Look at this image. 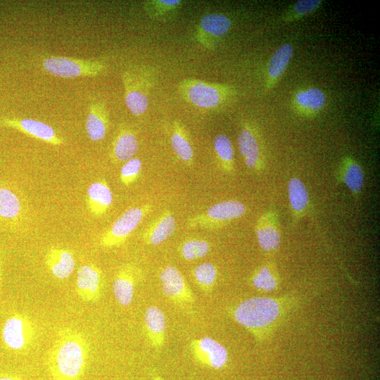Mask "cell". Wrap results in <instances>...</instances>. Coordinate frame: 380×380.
Returning <instances> with one entry per match:
<instances>
[{
    "label": "cell",
    "instance_id": "obj_29",
    "mask_svg": "<svg viewBox=\"0 0 380 380\" xmlns=\"http://www.w3.org/2000/svg\"><path fill=\"white\" fill-rule=\"evenodd\" d=\"M322 0H299L291 4L283 13L281 21L292 23L317 11L322 5Z\"/></svg>",
    "mask_w": 380,
    "mask_h": 380
},
{
    "label": "cell",
    "instance_id": "obj_21",
    "mask_svg": "<svg viewBox=\"0 0 380 380\" xmlns=\"http://www.w3.org/2000/svg\"><path fill=\"white\" fill-rule=\"evenodd\" d=\"M109 126V115L103 100L93 99L89 105L85 129L89 138L99 141L105 138Z\"/></svg>",
    "mask_w": 380,
    "mask_h": 380
},
{
    "label": "cell",
    "instance_id": "obj_19",
    "mask_svg": "<svg viewBox=\"0 0 380 380\" xmlns=\"http://www.w3.org/2000/svg\"><path fill=\"white\" fill-rule=\"evenodd\" d=\"M113 200V193L106 179H100L88 186L86 205L91 215L103 216L112 205Z\"/></svg>",
    "mask_w": 380,
    "mask_h": 380
},
{
    "label": "cell",
    "instance_id": "obj_35",
    "mask_svg": "<svg viewBox=\"0 0 380 380\" xmlns=\"http://www.w3.org/2000/svg\"><path fill=\"white\" fill-rule=\"evenodd\" d=\"M252 283L256 289L267 291L277 286L276 279L267 267H262L254 274Z\"/></svg>",
    "mask_w": 380,
    "mask_h": 380
},
{
    "label": "cell",
    "instance_id": "obj_8",
    "mask_svg": "<svg viewBox=\"0 0 380 380\" xmlns=\"http://www.w3.org/2000/svg\"><path fill=\"white\" fill-rule=\"evenodd\" d=\"M37 336V327L32 319L24 313L8 317L3 326L1 337L6 347L15 352L28 349Z\"/></svg>",
    "mask_w": 380,
    "mask_h": 380
},
{
    "label": "cell",
    "instance_id": "obj_3",
    "mask_svg": "<svg viewBox=\"0 0 380 380\" xmlns=\"http://www.w3.org/2000/svg\"><path fill=\"white\" fill-rule=\"evenodd\" d=\"M125 102L134 115H143L148 108L151 90L156 80V71L148 65L129 66L122 73Z\"/></svg>",
    "mask_w": 380,
    "mask_h": 380
},
{
    "label": "cell",
    "instance_id": "obj_7",
    "mask_svg": "<svg viewBox=\"0 0 380 380\" xmlns=\"http://www.w3.org/2000/svg\"><path fill=\"white\" fill-rule=\"evenodd\" d=\"M151 209L148 203L126 210L101 234L99 245L109 248L123 244Z\"/></svg>",
    "mask_w": 380,
    "mask_h": 380
},
{
    "label": "cell",
    "instance_id": "obj_9",
    "mask_svg": "<svg viewBox=\"0 0 380 380\" xmlns=\"http://www.w3.org/2000/svg\"><path fill=\"white\" fill-rule=\"evenodd\" d=\"M232 20L221 13L204 15L199 20L194 32L197 43L207 50H214L229 32Z\"/></svg>",
    "mask_w": 380,
    "mask_h": 380
},
{
    "label": "cell",
    "instance_id": "obj_36",
    "mask_svg": "<svg viewBox=\"0 0 380 380\" xmlns=\"http://www.w3.org/2000/svg\"><path fill=\"white\" fill-rule=\"evenodd\" d=\"M0 380H23V379L15 375H7L1 376Z\"/></svg>",
    "mask_w": 380,
    "mask_h": 380
},
{
    "label": "cell",
    "instance_id": "obj_13",
    "mask_svg": "<svg viewBox=\"0 0 380 380\" xmlns=\"http://www.w3.org/2000/svg\"><path fill=\"white\" fill-rule=\"evenodd\" d=\"M190 349L197 362L212 369H219L224 367L228 360L227 348L209 336L192 340L190 342Z\"/></svg>",
    "mask_w": 380,
    "mask_h": 380
},
{
    "label": "cell",
    "instance_id": "obj_28",
    "mask_svg": "<svg viewBox=\"0 0 380 380\" xmlns=\"http://www.w3.org/2000/svg\"><path fill=\"white\" fill-rule=\"evenodd\" d=\"M215 154L222 169L230 172L234 168V148L229 138L223 134H218L213 140Z\"/></svg>",
    "mask_w": 380,
    "mask_h": 380
},
{
    "label": "cell",
    "instance_id": "obj_5",
    "mask_svg": "<svg viewBox=\"0 0 380 380\" xmlns=\"http://www.w3.org/2000/svg\"><path fill=\"white\" fill-rule=\"evenodd\" d=\"M42 65L46 72L62 78L96 77L103 74L107 68V63L103 60H84L56 56L46 57Z\"/></svg>",
    "mask_w": 380,
    "mask_h": 380
},
{
    "label": "cell",
    "instance_id": "obj_37",
    "mask_svg": "<svg viewBox=\"0 0 380 380\" xmlns=\"http://www.w3.org/2000/svg\"><path fill=\"white\" fill-rule=\"evenodd\" d=\"M1 280H2V268H1V265L0 262V289H1Z\"/></svg>",
    "mask_w": 380,
    "mask_h": 380
},
{
    "label": "cell",
    "instance_id": "obj_1",
    "mask_svg": "<svg viewBox=\"0 0 380 380\" xmlns=\"http://www.w3.org/2000/svg\"><path fill=\"white\" fill-rule=\"evenodd\" d=\"M89 353V343L82 333L71 327H61L46 355V365L53 380H80Z\"/></svg>",
    "mask_w": 380,
    "mask_h": 380
},
{
    "label": "cell",
    "instance_id": "obj_6",
    "mask_svg": "<svg viewBox=\"0 0 380 380\" xmlns=\"http://www.w3.org/2000/svg\"><path fill=\"white\" fill-rule=\"evenodd\" d=\"M246 213L245 205L237 200H227L217 203L205 210L189 217L186 222L189 229L220 228L229 222L242 217Z\"/></svg>",
    "mask_w": 380,
    "mask_h": 380
},
{
    "label": "cell",
    "instance_id": "obj_12",
    "mask_svg": "<svg viewBox=\"0 0 380 380\" xmlns=\"http://www.w3.org/2000/svg\"><path fill=\"white\" fill-rule=\"evenodd\" d=\"M163 293L173 303L179 305L194 303V297L181 272L175 267L165 266L160 272Z\"/></svg>",
    "mask_w": 380,
    "mask_h": 380
},
{
    "label": "cell",
    "instance_id": "obj_31",
    "mask_svg": "<svg viewBox=\"0 0 380 380\" xmlns=\"http://www.w3.org/2000/svg\"><path fill=\"white\" fill-rule=\"evenodd\" d=\"M343 179L353 192L360 191L363 184V172L361 167L351 158H346L343 163Z\"/></svg>",
    "mask_w": 380,
    "mask_h": 380
},
{
    "label": "cell",
    "instance_id": "obj_23",
    "mask_svg": "<svg viewBox=\"0 0 380 380\" xmlns=\"http://www.w3.org/2000/svg\"><path fill=\"white\" fill-rule=\"evenodd\" d=\"M176 221L173 213L165 210L146 228L142 234L145 243L158 246L170 237L175 231Z\"/></svg>",
    "mask_w": 380,
    "mask_h": 380
},
{
    "label": "cell",
    "instance_id": "obj_33",
    "mask_svg": "<svg viewBox=\"0 0 380 380\" xmlns=\"http://www.w3.org/2000/svg\"><path fill=\"white\" fill-rule=\"evenodd\" d=\"M289 202L296 212H302L307 206L308 194L303 183L298 178L291 179L288 184Z\"/></svg>",
    "mask_w": 380,
    "mask_h": 380
},
{
    "label": "cell",
    "instance_id": "obj_32",
    "mask_svg": "<svg viewBox=\"0 0 380 380\" xmlns=\"http://www.w3.org/2000/svg\"><path fill=\"white\" fill-rule=\"evenodd\" d=\"M192 274L203 291L210 293L213 290L217 279V270L213 263L208 262L197 265L193 270Z\"/></svg>",
    "mask_w": 380,
    "mask_h": 380
},
{
    "label": "cell",
    "instance_id": "obj_4",
    "mask_svg": "<svg viewBox=\"0 0 380 380\" xmlns=\"http://www.w3.org/2000/svg\"><path fill=\"white\" fill-rule=\"evenodd\" d=\"M279 312L280 307L275 300L267 297H254L239 304L233 316L239 324L257 334L272 324Z\"/></svg>",
    "mask_w": 380,
    "mask_h": 380
},
{
    "label": "cell",
    "instance_id": "obj_24",
    "mask_svg": "<svg viewBox=\"0 0 380 380\" xmlns=\"http://www.w3.org/2000/svg\"><path fill=\"white\" fill-rule=\"evenodd\" d=\"M170 144L177 158L186 165H194V152L188 131L179 120H174L170 130Z\"/></svg>",
    "mask_w": 380,
    "mask_h": 380
},
{
    "label": "cell",
    "instance_id": "obj_22",
    "mask_svg": "<svg viewBox=\"0 0 380 380\" xmlns=\"http://www.w3.org/2000/svg\"><path fill=\"white\" fill-rule=\"evenodd\" d=\"M44 262L51 274L61 280L68 278L74 272L76 265L71 251L54 246L47 250Z\"/></svg>",
    "mask_w": 380,
    "mask_h": 380
},
{
    "label": "cell",
    "instance_id": "obj_27",
    "mask_svg": "<svg viewBox=\"0 0 380 380\" xmlns=\"http://www.w3.org/2000/svg\"><path fill=\"white\" fill-rule=\"evenodd\" d=\"M256 236L260 246L264 251L275 250L279 245L280 236L276 225L266 214L261 217L256 226Z\"/></svg>",
    "mask_w": 380,
    "mask_h": 380
},
{
    "label": "cell",
    "instance_id": "obj_11",
    "mask_svg": "<svg viewBox=\"0 0 380 380\" xmlns=\"http://www.w3.org/2000/svg\"><path fill=\"white\" fill-rule=\"evenodd\" d=\"M0 125L17 129L31 137L53 146L64 144V139L44 122L32 118H1Z\"/></svg>",
    "mask_w": 380,
    "mask_h": 380
},
{
    "label": "cell",
    "instance_id": "obj_17",
    "mask_svg": "<svg viewBox=\"0 0 380 380\" xmlns=\"http://www.w3.org/2000/svg\"><path fill=\"white\" fill-rule=\"evenodd\" d=\"M139 277V270L132 264H125L118 269L113 279V292L120 305L128 306L132 303Z\"/></svg>",
    "mask_w": 380,
    "mask_h": 380
},
{
    "label": "cell",
    "instance_id": "obj_14",
    "mask_svg": "<svg viewBox=\"0 0 380 380\" xmlns=\"http://www.w3.org/2000/svg\"><path fill=\"white\" fill-rule=\"evenodd\" d=\"M104 286L102 270L96 265H81L77 272L76 292L79 298L87 303H95L101 296Z\"/></svg>",
    "mask_w": 380,
    "mask_h": 380
},
{
    "label": "cell",
    "instance_id": "obj_15",
    "mask_svg": "<svg viewBox=\"0 0 380 380\" xmlns=\"http://www.w3.org/2000/svg\"><path fill=\"white\" fill-rule=\"evenodd\" d=\"M237 143L246 167L260 169L262 165L261 146L258 130L252 122L244 121L242 123Z\"/></svg>",
    "mask_w": 380,
    "mask_h": 380
},
{
    "label": "cell",
    "instance_id": "obj_30",
    "mask_svg": "<svg viewBox=\"0 0 380 380\" xmlns=\"http://www.w3.org/2000/svg\"><path fill=\"white\" fill-rule=\"evenodd\" d=\"M210 251V243L203 239H189L180 245L179 253L185 260L191 261L206 256Z\"/></svg>",
    "mask_w": 380,
    "mask_h": 380
},
{
    "label": "cell",
    "instance_id": "obj_34",
    "mask_svg": "<svg viewBox=\"0 0 380 380\" xmlns=\"http://www.w3.org/2000/svg\"><path fill=\"white\" fill-rule=\"evenodd\" d=\"M142 168V163L139 158H132L125 162L120 171L121 183L129 186L137 182Z\"/></svg>",
    "mask_w": 380,
    "mask_h": 380
},
{
    "label": "cell",
    "instance_id": "obj_10",
    "mask_svg": "<svg viewBox=\"0 0 380 380\" xmlns=\"http://www.w3.org/2000/svg\"><path fill=\"white\" fill-rule=\"evenodd\" d=\"M27 208L18 192L7 185H0V228L14 231L21 226Z\"/></svg>",
    "mask_w": 380,
    "mask_h": 380
},
{
    "label": "cell",
    "instance_id": "obj_2",
    "mask_svg": "<svg viewBox=\"0 0 380 380\" xmlns=\"http://www.w3.org/2000/svg\"><path fill=\"white\" fill-rule=\"evenodd\" d=\"M177 89L186 103L208 111L224 108L234 101L237 96V90L234 86L194 78L182 80Z\"/></svg>",
    "mask_w": 380,
    "mask_h": 380
},
{
    "label": "cell",
    "instance_id": "obj_20",
    "mask_svg": "<svg viewBox=\"0 0 380 380\" xmlns=\"http://www.w3.org/2000/svg\"><path fill=\"white\" fill-rule=\"evenodd\" d=\"M293 54V47L291 44L280 45L270 57L265 77V89L272 90L286 71Z\"/></svg>",
    "mask_w": 380,
    "mask_h": 380
},
{
    "label": "cell",
    "instance_id": "obj_26",
    "mask_svg": "<svg viewBox=\"0 0 380 380\" xmlns=\"http://www.w3.org/2000/svg\"><path fill=\"white\" fill-rule=\"evenodd\" d=\"M182 0H148L143 3L146 15L156 21H164L173 18L179 11Z\"/></svg>",
    "mask_w": 380,
    "mask_h": 380
},
{
    "label": "cell",
    "instance_id": "obj_25",
    "mask_svg": "<svg viewBox=\"0 0 380 380\" xmlns=\"http://www.w3.org/2000/svg\"><path fill=\"white\" fill-rule=\"evenodd\" d=\"M144 324L151 344L156 348L165 343L166 319L164 312L158 307L149 306L144 313Z\"/></svg>",
    "mask_w": 380,
    "mask_h": 380
},
{
    "label": "cell",
    "instance_id": "obj_38",
    "mask_svg": "<svg viewBox=\"0 0 380 380\" xmlns=\"http://www.w3.org/2000/svg\"><path fill=\"white\" fill-rule=\"evenodd\" d=\"M153 380H164L163 378L160 377L159 376H155L153 377Z\"/></svg>",
    "mask_w": 380,
    "mask_h": 380
},
{
    "label": "cell",
    "instance_id": "obj_18",
    "mask_svg": "<svg viewBox=\"0 0 380 380\" xmlns=\"http://www.w3.org/2000/svg\"><path fill=\"white\" fill-rule=\"evenodd\" d=\"M139 148L135 132L129 126L122 124L113 139L110 157L118 164L134 158Z\"/></svg>",
    "mask_w": 380,
    "mask_h": 380
},
{
    "label": "cell",
    "instance_id": "obj_16",
    "mask_svg": "<svg viewBox=\"0 0 380 380\" xmlns=\"http://www.w3.org/2000/svg\"><path fill=\"white\" fill-rule=\"evenodd\" d=\"M327 97L324 92L316 87L297 89L293 94L291 106L295 113L303 118L317 116L324 108Z\"/></svg>",
    "mask_w": 380,
    "mask_h": 380
}]
</instances>
